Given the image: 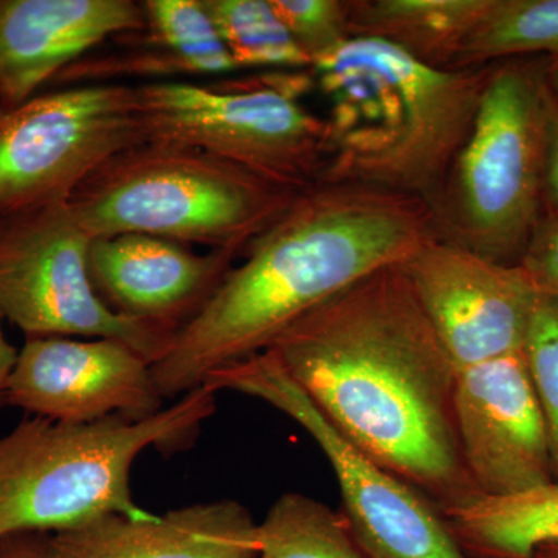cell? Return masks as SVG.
<instances>
[{"label":"cell","mask_w":558,"mask_h":558,"mask_svg":"<svg viewBox=\"0 0 558 558\" xmlns=\"http://www.w3.org/2000/svg\"><path fill=\"white\" fill-rule=\"evenodd\" d=\"M374 464L440 510L483 497L458 438V369L399 266L360 279L267 349Z\"/></svg>","instance_id":"cell-1"},{"label":"cell","mask_w":558,"mask_h":558,"mask_svg":"<svg viewBox=\"0 0 558 558\" xmlns=\"http://www.w3.org/2000/svg\"><path fill=\"white\" fill-rule=\"evenodd\" d=\"M429 240L433 208L417 197L354 183L301 191L154 363L161 396L183 398L215 371L267 351L326 301Z\"/></svg>","instance_id":"cell-2"},{"label":"cell","mask_w":558,"mask_h":558,"mask_svg":"<svg viewBox=\"0 0 558 558\" xmlns=\"http://www.w3.org/2000/svg\"><path fill=\"white\" fill-rule=\"evenodd\" d=\"M311 69L332 102L318 183L398 191L435 207L487 76L433 68L377 38L348 39Z\"/></svg>","instance_id":"cell-3"},{"label":"cell","mask_w":558,"mask_h":558,"mask_svg":"<svg viewBox=\"0 0 558 558\" xmlns=\"http://www.w3.org/2000/svg\"><path fill=\"white\" fill-rule=\"evenodd\" d=\"M207 385L145 418L84 424L27 416L0 438V539L58 534L109 513H146L131 472L146 449L183 450L216 410Z\"/></svg>","instance_id":"cell-4"},{"label":"cell","mask_w":558,"mask_h":558,"mask_svg":"<svg viewBox=\"0 0 558 558\" xmlns=\"http://www.w3.org/2000/svg\"><path fill=\"white\" fill-rule=\"evenodd\" d=\"M300 193L207 150L143 140L84 179L69 205L92 240L148 234L244 253Z\"/></svg>","instance_id":"cell-5"},{"label":"cell","mask_w":558,"mask_h":558,"mask_svg":"<svg viewBox=\"0 0 558 558\" xmlns=\"http://www.w3.org/2000/svg\"><path fill=\"white\" fill-rule=\"evenodd\" d=\"M300 76L259 83L154 80L135 86L143 137L207 150L275 185H317L328 121L300 102Z\"/></svg>","instance_id":"cell-6"},{"label":"cell","mask_w":558,"mask_h":558,"mask_svg":"<svg viewBox=\"0 0 558 558\" xmlns=\"http://www.w3.org/2000/svg\"><path fill=\"white\" fill-rule=\"evenodd\" d=\"M534 70L506 65L487 76L458 154L459 211L468 247L512 264L539 222L546 138L554 112Z\"/></svg>","instance_id":"cell-7"},{"label":"cell","mask_w":558,"mask_h":558,"mask_svg":"<svg viewBox=\"0 0 558 558\" xmlns=\"http://www.w3.org/2000/svg\"><path fill=\"white\" fill-rule=\"evenodd\" d=\"M92 241L69 201L0 215V310L27 339L120 340L154 365L175 333L123 317L98 296Z\"/></svg>","instance_id":"cell-8"},{"label":"cell","mask_w":558,"mask_h":558,"mask_svg":"<svg viewBox=\"0 0 558 558\" xmlns=\"http://www.w3.org/2000/svg\"><path fill=\"white\" fill-rule=\"evenodd\" d=\"M204 385L264 400L310 433L339 481L340 512L371 558H468L442 510L344 439L269 351L215 371Z\"/></svg>","instance_id":"cell-9"},{"label":"cell","mask_w":558,"mask_h":558,"mask_svg":"<svg viewBox=\"0 0 558 558\" xmlns=\"http://www.w3.org/2000/svg\"><path fill=\"white\" fill-rule=\"evenodd\" d=\"M143 140L132 84H72L0 108V215L69 201L109 157Z\"/></svg>","instance_id":"cell-10"},{"label":"cell","mask_w":558,"mask_h":558,"mask_svg":"<svg viewBox=\"0 0 558 558\" xmlns=\"http://www.w3.org/2000/svg\"><path fill=\"white\" fill-rule=\"evenodd\" d=\"M400 269L458 371L523 351L542 292L520 264L433 238Z\"/></svg>","instance_id":"cell-11"},{"label":"cell","mask_w":558,"mask_h":558,"mask_svg":"<svg viewBox=\"0 0 558 558\" xmlns=\"http://www.w3.org/2000/svg\"><path fill=\"white\" fill-rule=\"evenodd\" d=\"M165 398L153 363L112 339H27L11 374L5 405L51 421L145 418L160 413Z\"/></svg>","instance_id":"cell-12"},{"label":"cell","mask_w":558,"mask_h":558,"mask_svg":"<svg viewBox=\"0 0 558 558\" xmlns=\"http://www.w3.org/2000/svg\"><path fill=\"white\" fill-rule=\"evenodd\" d=\"M454 410L462 458L483 497L556 483L523 351L458 371Z\"/></svg>","instance_id":"cell-13"},{"label":"cell","mask_w":558,"mask_h":558,"mask_svg":"<svg viewBox=\"0 0 558 558\" xmlns=\"http://www.w3.org/2000/svg\"><path fill=\"white\" fill-rule=\"evenodd\" d=\"M238 255L197 253L148 234H119L92 241L90 278L117 314L178 333L211 300Z\"/></svg>","instance_id":"cell-14"},{"label":"cell","mask_w":558,"mask_h":558,"mask_svg":"<svg viewBox=\"0 0 558 558\" xmlns=\"http://www.w3.org/2000/svg\"><path fill=\"white\" fill-rule=\"evenodd\" d=\"M145 27L134 0H0V108L31 100L101 44Z\"/></svg>","instance_id":"cell-15"},{"label":"cell","mask_w":558,"mask_h":558,"mask_svg":"<svg viewBox=\"0 0 558 558\" xmlns=\"http://www.w3.org/2000/svg\"><path fill=\"white\" fill-rule=\"evenodd\" d=\"M49 558H258V523L234 499L161 515L109 513L49 535Z\"/></svg>","instance_id":"cell-16"},{"label":"cell","mask_w":558,"mask_h":558,"mask_svg":"<svg viewBox=\"0 0 558 558\" xmlns=\"http://www.w3.org/2000/svg\"><path fill=\"white\" fill-rule=\"evenodd\" d=\"M145 31L123 36L128 47L94 61L105 83L124 76H215L240 70L204 0H146Z\"/></svg>","instance_id":"cell-17"},{"label":"cell","mask_w":558,"mask_h":558,"mask_svg":"<svg viewBox=\"0 0 558 558\" xmlns=\"http://www.w3.org/2000/svg\"><path fill=\"white\" fill-rule=\"evenodd\" d=\"M494 0H376L351 3V38L395 44L425 64L454 61Z\"/></svg>","instance_id":"cell-18"},{"label":"cell","mask_w":558,"mask_h":558,"mask_svg":"<svg viewBox=\"0 0 558 558\" xmlns=\"http://www.w3.org/2000/svg\"><path fill=\"white\" fill-rule=\"evenodd\" d=\"M442 513L465 557L526 558L535 546L558 542V483L480 497Z\"/></svg>","instance_id":"cell-19"},{"label":"cell","mask_w":558,"mask_h":558,"mask_svg":"<svg viewBox=\"0 0 558 558\" xmlns=\"http://www.w3.org/2000/svg\"><path fill=\"white\" fill-rule=\"evenodd\" d=\"M258 558H371L343 513L288 492L258 523Z\"/></svg>","instance_id":"cell-20"},{"label":"cell","mask_w":558,"mask_h":558,"mask_svg":"<svg viewBox=\"0 0 558 558\" xmlns=\"http://www.w3.org/2000/svg\"><path fill=\"white\" fill-rule=\"evenodd\" d=\"M231 58L241 69L303 70L312 61L271 0H204Z\"/></svg>","instance_id":"cell-21"},{"label":"cell","mask_w":558,"mask_h":558,"mask_svg":"<svg viewBox=\"0 0 558 558\" xmlns=\"http://www.w3.org/2000/svg\"><path fill=\"white\" fill-rule=\"evenodd\" d=\"M538 51L558 57V0H494L457 64Z\"/></svg>","instance_id":"cell-22"},{"label":"cell","mask_w":558,"mask_h":558,"mask_svg":"<svg viewBox=\"0 0 558 558\" xmlns=\"http://www.w3.org/2000/svg\"><path fill=\"white\" fill-rule=\"evenodd\" d=\"M523 354L545 418L554 481L558 483V300L554 296L539 295Z\"/></svg>","instance_id":"cell-23"},{"label":"cell","mask_w":558,"mask_h":558,"mask_svg":"<svg viewBox=\"0 0 558 558\" xmlns=\"http://www.w3.org/2000/svg\"><path fill=\"white\" fill-rule=\"evenodd\" d=\"M271 5L312 62L351 39V3L271 0Z\"/></svg>","instance_id":"cell-24"},{"label":"cell","mask_w":558,"mask_h":558,"mask_svg":"<svg viewBox=\"0 0 558 558\" xmlns=\"http://www.w3.org/2000/svg\"><path fill=\"white\" fill-rule=\"evenodd\" d=\"M519 264L539 292L558 300V215L539 220Z\"/></svg>","instance_id":"cell-25"},{"label":"cell","mask_w":558,"mask_h":558,"mask_svg":"<svg viewBox=\"0 0 558 558\" xmlns=\"http://www.w3.org/2000/svg\"><path fill=\"white\" fill-rule=\"evenodd\" d=\"M543 196L548 201L554 215H558V108H554L546 138Z\"/></svg>","instance_id":"cell-26"},{"label":"cell","mask_w":558,"mask_h":558,"mask_svg":"<svg viewBox=\"0 0 558 558\" xmlns=\"http://www.w3.org/2000/svg\"><path fill=\"white\" fill-rule=\"evenodd\" d=\"M49 534H17L0 539V558H49Z\"/></svg>","instance_id":"cell-27"},{"label":"cell","mask_w":558,"mask_h":558,"mask_svg":"<svg viewBox=\"0 0 558 558\" xmlns=\"http://www.w3.org/2000/svg\"><path fill=\"white\" fill-rule=\"evenodd\" d=\"M3 319L7 318L0 310V407L5 405L11 374L16 368L17 359H20V351L7 340L5 333H3Z\"/></svg>","instance_id":"cell-28"},{"label":"cell","mask_w":558,"mask_h":558,"mask_svg":"<svg viewBox=\"0 0 558 558\" xmlns=\"http://www.w3.org/2000/svg\"><path fill=\"white\" fill-rule=\"evenodd\" d=\"M526 558H558V542L542 543Z\"/></svg>","instance_id":"cell-29"},{"label":"cell","mask_w":558,"mask_h":558,"mask_svg":"<svg viewBox=\"0 0 558 558\" xmlns=\"http://www.w3.org/2000/svg\"><path fill=\"white\" fill-rule=\"evenodd\" d=\"M553 87H554V90H556V94L558 95V65H557L556 70H554V73H553Z\"/></svg>","instance_id":"cell-30"}]
</instances>
